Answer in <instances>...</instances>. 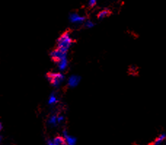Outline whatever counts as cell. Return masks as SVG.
Returning <instances> with one entry per match:
<instances>
[{
    "label": "cell",
    "instance_id": "30bf717a",
    "mask_svg": "<svg viewBox=\"0 0 166 145\" xmlns=\"http://www.w3.org/2000/svg\"><path fill=\"white\" fill-rule=\"evenodd\" d=\"M65 137L67 145H74V144H75V139H74V138L68 136L66 133H65Z\"/></svg>",
    "mask_w": 166,
    "mask_h": 145
},
{
    "label": "cell",
    "instance_id": "8fae6325",
    "mask_svg": "<svg viewBox=\"0 0 166 145\" xmlns=\"http://www.w3.org/2000/svg\"><path fill=\"white\" fill-rule=\"evenodd\" d=\"M57 102H58V98H57L56 96L55 95V93H52L49 98V104H56Z\"/></svg>",
    "mask_w": 166,
    "mask_h": 145
},
{
    "label": "cell",
    "instance_id": "6da1fadb",
    "mask_svg": "<svg viewBox=\"0 0 166 145\" xmlns=\"http://www.w3.org/2000/svg\"><path fill=\"white\" fill-rule=\"evenodd\" d=\"M74 43V40L71 37V34L68 31H65L63 33L57 40V48L60 49L62 51L66 52L68 50L73 43Z\"/></svg>",
    "mask_w": 166,
    "mask_h": 145
},
{
    "label": "cell",
    "instance_id": "277c9868",
    "mask_svg": "<svg viewBox=\"0 0 166 145\" xmlns=\"http://www.w3.org/2000/svg\"><path fill=\"white\" fill-rule=\"evenodd\" d=\"M69 20L73 24H82L86 21V18L77 13H72L69 15Z\"/></svg>",
    "mask_w": 166,
    "mask_h": 145
},
{
    "label": "cell",
    "instance_id": "5b68a950",
    "mask_svg": "<svg viewBox=\"0 0 166 145\" xmlns=\"http://www.w3.org/2000/svg\"><path fill=\"white\" fill-rule=\"evenodd\" d=\"M80 82V77L77 76V75H72L68 79V86L70 88H74Z\"/></svg>",
    "mask_w": 166,
    "mask_h": 145
},
{
    "label": "cell",
    "instance_id": "ba28073f",
    "mask_svg": "<svg viewBox=\"0 0 166 145\" xmlns=\"http://www.w3.org/2000/svg\"><path fill=\"white\" fill-rule=\"evenodd\" d=\"M68 60H67V58H66V59H63V60L60 61L59 62H58V68H59L60 70L61 71L65 70V69L67 68V66H68Z\"/></svg>",
    "mask_w": 166,
    "mask_h": 145
},
{
    "label": "cell",
    "instance_id": "8992f818",
    "mask_svg": "<svg viewBox=\"0 0 166 145\" xmlns=\"http://www.w3.org/2000/svg\"><path fill=\"white\" fill-rule=\"evenodd\" d=\"M48 144L49 145H67L66 139L64 138L61 137V136H57L53 141H49L48 142Z\"/></svg>",
    "mask_w": 166,
    "mask_h": 145
},
{
    "label": "cell",
    "instance_id": "7c38bea8",
    "mask_svg": "<svg viewBox=\"0 0 166 145\" xmlns=\"http://www.w3.org/2000/svg\"><path fill=\"white\" fill-rule=\"evenodd\" d=\"M95 24H93V22H92L91 21H89V20H87V21H84V26H85L87 28H92V27L94 26Z\"/></svg>",
    "mask_w": 166,
    "mask_h": 145
},
{
    "label": "cell",
    "instance_id": "2e32d148",
    "mask_svg": "<svg viewBox=\"0 0 166 145\" xmlns=\"http://www.w3.org/2000/svg\"></svg>",
    "mask_w": 166,
    "mask_h": 145
},
{
    "label": "cell",
    "instance_id": "5bb4252c",
    "mask_svg": "<svg viewBox=\"0 0 166 145\" xmlns=\"http://www.w3.org/2000/svg\"><path fill=\"white\" fill-rule=\"evenodd\" d=\"M97 4V0H88V5L90 8H93Z\"/></svg>",
    "mask_w": 166,
    "mask_h": 145
},
{
    "label": "cell",
    "instance_id": "4fadbf2b",
    "mask_svg": "<svg viewBox=\"0 0 166 145\" xmlns=\"http://www.w3.org/2000/svg\"><path fill=\"white\" fill-rule=\"evenodd\" d=\"M57 122H58V119H57V116L53 115V116H52V117H50V123L51 124L55 125V124H56V123H57Z\"/></svg>",
    "mask_w": 166,
    "mask_h": 145
},
{
    "label": "cell",
    "instance_id": "7a4b0ae2",
    "mask_svg": "<svg viewBox=\"0 0 166 145\" xmlns=\"http://www.w3.org/2000/svg\"><path fill=\"white\" fill-rule=\"evenodd\" d=\"M48 80L50 82L53 86L58 87L65 79V77L61 73H55V72H50L47 75Z\"/></svg>",
    "mask_w": 166,
    "mask_h": 145
},
{
    "label": "cell",
    "instance_id": "52a82bcc",
    "mask_svg": "<svg viewBox=\"0 0 166 145\" xmlns=\"http://www.w3.org/2000/svg\"><path fill=\"white\" fill-rule=\"evenodd\" d=\"M112 15V12L111 10H109V9H104V10H102L101 11L98 13L97 15V18L98 19H103V18H106V17H109Z\"/></svg>",
    "mask_w": 166,
    "mask_h": 145
},
{
    "label": "cell",
    "instance_id": "9a60e30c",
    "mask_svg": "<svg viewBox=\"0 0 166 145\" xmlns=\"http://www.w3.org/2000/svg\"><path fill=\"white\" fill-rule=\"evenodd\" d=\"M1 128H2V125H1V123H0V130H1Z\"/></svg>",
    "mask_w": 166,
    "mask_h": 145
},
{
    "label": "cell",
    "instance_id": "9c48e42d",
    "mask_svg": "<svg viewBox=\"0 0 166 145\" xmlns=\"http://www.w3.org/2000/svg\"><path fill=\"white\" fill-rule=\"evenodd\" d=\"M165 138V134L160 135L159 137H157V139H156L155 140H154V142H152V143L150 144L149 145H159L162 142H163V140H164Z\"/></svg>",
    "mask_w": 166,
    "mask_h": 145
},
{
    "label": "cell",
    "instance_id": "3957f363",
    "mask_svg": "<svg viewBox=\"0 0 166 145\" xmlns=\"http://www.w3.org/2000/svg\"><path fill=\"white\" fill-rule=\"evenodd\" d=\"M50 56L52 60H53L55 62H57V63H58V62H59L60 61L63 60V59L66 58L67 53L62 51V50H61L60 49L57 48L56 47V49H55V50H53L52 52H51Z\"/></svg>",
    "mask_w": 166,
    "mask_h": 145
}]
</instances>
